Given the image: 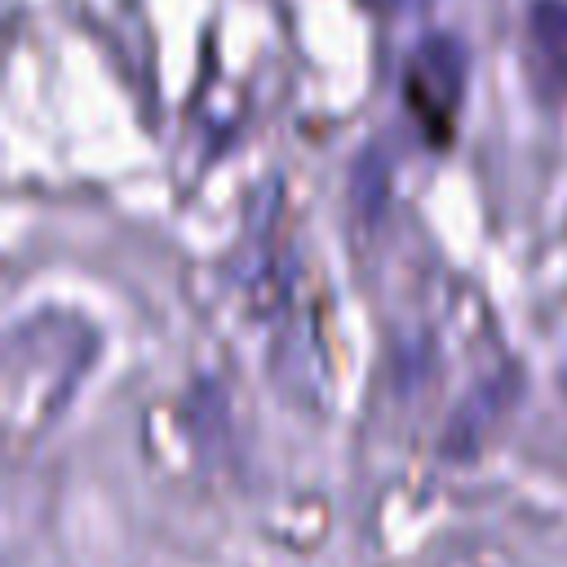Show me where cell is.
<instances>
[{
	"label": "cell",
	"instance_id": "cell-1",
	"mask_svg": "<svg viewBox=\"0 0 567 567\" xmlns=\"http://www.w3.org/2000/svg\"><path fill=\"white\" fill-rule=\"evenodd\" d=\"M381 4H399V0H381Z\"/></svg>",
	"mask_w": 567,
	"mask_h": 567
}]
</instances>
